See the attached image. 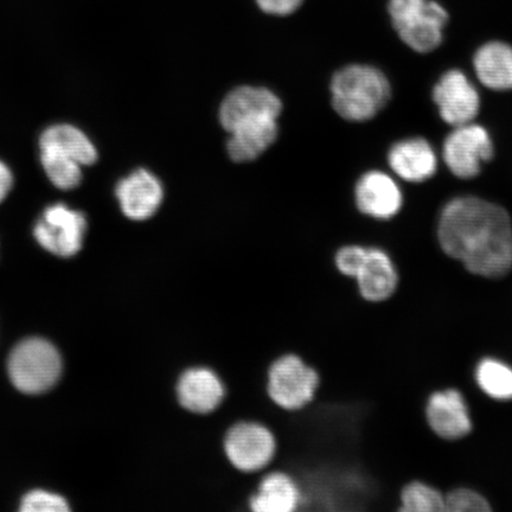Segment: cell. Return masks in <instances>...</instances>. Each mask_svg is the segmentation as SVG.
Here are the masks:
<instances>
[{"instance_id":"6","label":"cell","mask_w":512,"mask_h":512,"mask_svg":"<svg viewBox=\"0 0 512 512\" xmlns=\"http://www.w3.org/2000/svg\"><path fill=\"white\" fill-rule=\"evenodd\" d=\"M223 451L236 470L261 473L273 462L277 439L271 428L262 422L241 420L224 434Z\"/></svg>"},{"instance_id":"3","label":"cell","mask_w":512,"mask_h":512,"mask_svg":"<svg viewBox=\"0 0 512 512\" xmlns=\"http://www.w3.org/2000/svg\"><path fill=\"white\" fill-rule=\"evenodd\" d=\"M388 9L401 41L415 53H432L443 43L450 17L435 0H389Z\"/></svg>"},{"instance_id":"24","label":"cell","mask_w":512,"mask_h":512,"mask_svg":"<svg viewBox=\"0 0 512 512\" xmlns=\"http://www.w3.org/2000/svg\"><path fill=\"white\" fill-rule=\"evenodd\" d=\"M367 252L368 246L357 245V243L338 247L334 254L336 270L345 278L354 280L358 271L361 270Z\"/></svg>"},{"instance_id":"4","label":"cell","mask_w":512,"mask_h":512,"mask_svg":"<svg viewBox=\"0 0 512 512\" xmlns=\"http://www.w3.org/2000/svg\"><path fill=\"white\" fill-rule=\"evenodd\" d=\"M9 376L19 392L37 395L48 392L59 382L62 358L59 350L43 338H28L12 350Z\"/></svg>"},{"instance_id":"15","label":"cell","mask_w":512,"mask_h":512,"mask_svg":"<svg viewBox=\"0 0 512 512\" xmlns=\"http://www.w3.org/2000/svg\"><path fill=\"white\" fill-rule=\"evenodd\" d=\"M355 202L362 214L388 221L399 214L403 197L399 185L382 171H368L355 187Z\"/></svg>"},{"instance_id":"5","label":"cell","mask_w":512,"mask_h":512,"mask_svg":"<svg viewBox=\"0 0 512 512\" xmlns=\"http://www.w3.org/2000/svg\"><path fill=\"white\" fill-rule=\"evenodd\" d=\"M319 374L296 354L281 355L267 371V394L279 408L296 412L315 399Z\"/></svg>"},{"instance_id":"23","label":"cell","mask_w":512,"mask_h":512,"mask_svg":"<svg viewBox=\"0 0 512 512\" xmlns=\"http://www.w3.org/2000/svg\"><path fill=\"white\" fill-rule=\"evenodd\" d=\"M399 511L440 512L445 511V497L433 486L422 483H409L402 489Z\"/></svg>"},{"instance_id":"9","label":"cell","mask_w":512,"mask_h":512,"mask_svg":"<svg viewBox=\"0 0 512 512\" xmlns=\"http://www.w3.org/2000/svg\"><path fill=\"white\" fill-rule=\"evenodd\" d=\"M432 98L440 118L452 127L473 123L479 113L477 88L459 69H450L441 75L433 87Z\"/></svg>"},{"instance_id":"16","label":"cell","mask_w":512,"mask_h":512,"mask_svg":"<svg viewBox=\"0 0 512 512\" xmlns=\"http://www.w3.org/2000/svg\"><path fill=\"white\" fill-rule=\"evenodd\" d=\"M302 494L297 480L284 470L260 473L258 486L249 499L251 512H299Z\"/></svg>"},{"instance_id":"14","label":"cell","mask_w":512,"mask_h":512,"mask_svg":"<svg viewBox=\"0 0 512 512\" xmlns=\"http://www.w3.org/2000/svg\"><path fill=\"white\" fill-rule=\"evenodd\" d=\"M364 302L384 304L398 290L400 277L392 256L383 248L368 246L366 259L354 279Z\"/></svg>"},{"instance_id":"1","label":"cell","mask_w":512,"mask_h":512,"mask_svg":"<svg viewBox=\"0 0 512 512\" xmlns=\"http://www.w3.org/2000/svg\"><path fill=\"white\" fill-rule=\"evenodd\" d=\"M438 241L444 253L479 277L512 270V222L507 209L477 196L452 198L441 210Z\"/></svg>"},{"instance_id":"10","label":"cell","mask_w":512,"mask_h":512,"mask_svg":"<svg viewBox=\"0 0 512 512\" xmlns=\"http://www.w3.org/2000/svg\"><path fill=\"white\" fill-rule=\"evenodd\" d=\"M283 104L270 89L242 86L230 92L220 107V123L228 133L264 119H278Z\"/></svg>"},{"instance_id":"17","label":"cell","mask_w":512,"mask_h":512,"mask_svg":"<svg viewBox=\"0 0 512 512\" xmlns=\"http://www.w3.org/2000/svg\"><path fill=\"white\" fill-rule=\"evenodd\" d=\"M388 164L403 181L421 183L435 175L438 159L428 140L414 137L400 140L390 147Z\"/></svg>"},{"instance_id":"22","label":"cell","mask_w":512,"mask_h":512,"mask_svg":"<svg viewBox=\"0 0 512 512\" xmlns=\"http://www.w3.org/2000/svg\"><path fill=\"white\" fill-rule=\"evenodd\" d=\"M476 382L482 392L497 401L512 400V367L495 357H485L477 364Z\"/></svg>"},{"instance_id":"12","label":"cell","mask_w":512,"mask_h":512,"mask_svg":"<svg viewBox=\"0 0 512 512\" xmlns=\"http://www.w3.org/2000/svg\"><path fill=\"white\" fill-rule=\"evenodd\" d=\"M115 196L128 220L146 221L155 216L164 200V188L156 175L138 169L120 179Z\"/></svg>"},{"instance_id":"7","label":"cell","mask_w":512,"mask_h":512,"mask_svg":"<svg viewBox=\"0 0 512 512\" xmlns=\"http://www.w3.org/2000/svg\"><path fill=\"white\" fill-rule=\"evenodd\" d=\"M87 217L67 204L55 203L44 209L34 227V238L43 249L60 258H73L85 242Z\"/></svg>"},{"instance_id":"2","label":"cell","mask_w":512,"mask_h":512,"mask_svg":"<svg viewBox=\"0 0 512 512\" xmlns=\"http://www.w3.org/2000/svg\"><path fill=\"white\" fill-rule=\"evenodd\" d=\"M332 106L339 117L364 123L376 117L392 98L387 76L366 64H351L334 75L331 82Z\"/></svg>"},{"instance_id":"20","label":"cell","mask_w":512,"mask_h":512,"mask_svg":"<svg viewBox=\"0 0 512 512\" xmlns=\"http://www.w3.org/2000/svg\"><path fill=\"white\" fill-rule=\"evenodd\" d=\"M40 146H51L67 153L82 166L98 162L99 153L92 140L80 128L70 124H56L46 128L40 137Z\"/></svg>"},{"instance_id":"21","label":"cell","mask_w":512,"mask_h":512,"mask_svg":"<svg viewBox=\"0 0 512 512\" xmlns=\"http://www.w3.org/2000/svg\"><path fill=\"white\" fill-rule=\"evenodd\" d=\"M41 165L55 188L69 191L82 183V165L73 157L51 146H40Z\"/></svg>"},{"instance_id":"8","label":"cell","mask_w":512,"mask_h":512,"mask_svg":"<svg viewBox=\"0 0 512 512\" xmlns=\"http://www.w3.org/2000/svg\"><path fill=\"white\" fill-rule=\"evenodd\" d=\"M494 144L483 126L470 123L448 134L443 144V159L453 176L472 179L482 171V164L494 158Z\"/></svg>"},{"instance_id":"11","label":"cell","mask_w":512,"mask_h":512,"mask_svg":"<svg viewBox=\"0 0 512 512\" xmlns=\"http://www.w3.org/2000/svg\"><path fill=\"white\" fill-rule=\"evenodd\" d=\"M176 398L184 411L195 415H209L226 398V384L217 371L207 366H192L179 374Z\"/></svg>"},{"instance_id":"19","label":"cell","mask_w":512,"mask_h":512,"mask_svg":"<svg viewBox=\"0 0 512 512\" xmlns=\"http://www.w3.org/2000/svg\"><path fill=\"white\" fill-rule=\"evenodd\" d=\"M278 119L254 121L230 132L227 150L236 163L252 162L274 144L278 137Z\"/></svg>"},{"instance_id":"27","label":"cell","mask_w":512,"mask_h":512,"mask_svg":"<svg viewBox=\"0 0 512 512\" xmlns=\"http://www.w3.org/2000/svg\"><path fill=\"white\" fill-rule=\"evenodd\" d=\"M302 3L303 0H256L262 11L273 16L291 15Z\"/></svg>"},{"instance_id":"18","label":"cell","mask_w":512,"mask_h":512,"mask_svg":"<svg viewBox=\"0 0 512 512\" xmlns=\"http://www.w3.org/2000/svg\"><path fill=\"white\" fill-rule=\"evenodd\" d=\"M473 67L480 83L491 91L512 89V47L502 41H491L479 47L473 56Z\"/></svg>"},{"instance_id":"28","label":"cell","mask_w":512,"mask_h":512,"mask_svg":"<svg viewBox=\"0 0 512 512\" xmlns=\"http://www.w3.org/2000/svg\"><path fill=\"white\" fill-rule=\"evenodd\" d=\"M14 175L8 165L0 160V203L9 196L12 187H14Z\"/></svg>"},{"instance_id":"25","label":"cell","mask_w":512,"mask_h":512,"mask_svg":"<svg viewBox=\"0 0 512 512\" xmlns=\"http://www.w3.org/2000/svg\"><path fill=\"white\" fill-rule=\"evenodd\" d=\"M491 510L486 498L471 489H457L445 497V511L488 512Z\"/></svg>"},{"instance_id":"13","label":"cell","mask_w":512,"mask_h":512,"mask_svg":"<svg viewBox=\"0 0 512 512\" xmlns=\"http://www.w3.org/2000/svg\"><path fill=\"white\" fill-rule=\"evenodd\" d=\"M426 418L433 432L446 440L462 439L473 428L469 406L458 389L433 393L427 401Z\"/></svg>"},{"instance_id":"26","label":"cell","mask_w":512,"mask_h":512,"mask_svg":"<svg viewBox=\"0 0 512 512\" xmlns=\"http://www.w3.org/2000/svg\"><path fill=\"white\" fill-rule=\"evenodd\" d=\"M23 512H68V502L62 496L44 490L28 492L22 499Z\"/></svg>"}]
</instances>
